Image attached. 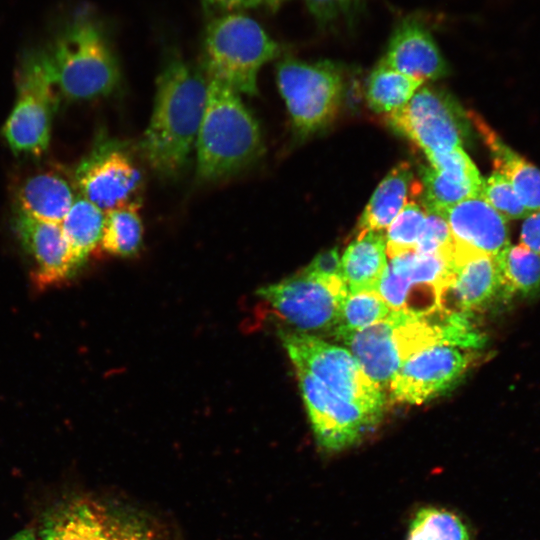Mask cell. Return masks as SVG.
<instances>
[{
    "mask_svg": "<svg viewBox=\"0 0 540 540\" xmlns=\"http://www.w3.org/2000/svg\"><path fill=\"white\" fill-rule=\"evenodd\" d=\"M334 336L382 390L408 358L426 348L445 344L472 349L485 343L471 313L445 311L420 316L392 310L375 324Z\"/></svg>",
    "mask_w": 540,
    "mask_h": 540,
    "instance_id": "obj_1",
    "label": "cell"
},
{
    "mask_svg": "<svg viewBox=\"0 0 540 540\" xmlns=\"http://www.w3.org/2000/svg\"><path fill=\"white\" fill-rule=\"evenodd\" d=\"M207 77L178 56L169 58L156 81L150 121L140 151L163 179L179 176L189 163L207 99Z\"/></svg>",
    "mask_w": 540,
    "mask_h": 540,
    "instance_id": "obj_2",
    "label": "cell"
},
{
    "mask_svg": "<svg viewBox=\"0 0 540 540\" xmlns=\"http://www.w3.org/2000/svg\"><path fill=\"white\" fill-rule=\"evenodd\" d=\"M35 49L59 94L68 100L107 96L119 84V65L109 40L88 11L67 17L47 42Z\"/></svg>",
    "mask_w": 540,
    "mask_h": 540,
    "instance_id": "obj_3",
    "label": "cell"
},
{
    "mask_svg": "<svg viewBox=\"0 0 540 540\" xmlns=\"http://www.w3.org/2000/svg\"><path fill=\"white\" fill-rule=\"evenodd\" d=\"M205 109L196 139V174L212 182L230 177L263 153L260 126L241 99L226 84L207 78Z\"/></svg>",
    "mask_w": 540,
    "mask_h": 540,
    "instance_id": "obj_4",
    "label": "cell"
},
{
    "mask_svg": "<svg viewBox=\"0 0 540 540\" xmlns=\"http://www.w3.org/2000/svg\"><path fill=\"white\" fill-rule=\"evenodd\" d=\"M280 45L253 18L226 13L212 20L203 41V67L239 94L254 96L261 68L280 54Z\"/></svg>",
    "mask_w": 540,
    "mask_h": 540,
    "instance_id": "obj_5",
    "label": "cell"
},
{
    "mask_svg": "<svg viewBox=\"0 0 540 540\" xmlns=\"http://www.w3.org/2000/svg\"><path fill=\"white\" fill-rule=\"evenodd\" d=\"M280 337L294 366L305 369L334 393L381 420L383 390L363 372L348 349L298 331H281Z\"/></svg>",
    "mask_w": 540,
    "mask_h": 540,
    "instance_id": "obj_6",
    "label": "cell"
},
{
    "mask_svg": "<svg viewBox=\"0 0 540 540\" xmlns=\"http://www.w3.org/2000/svg\"><path fill=\"white\" fill-rule=\"evenodd\" d=\"M276 82L298 135L315 133L336 116L344 91L337 63L285 57L276 65Z\"/></svg>",
    "mask_w": 540,
    "mask_h": 540,
    "instance_id": "obj_7",
    "label": "cell"
},
{
    "mask_svg": "<svg viewBox=\"0 0 540 540\" xmlns=\"http://www.w3.org/2000/svg\"><path fill=\"white\" fill-rule=\"evenodd\" d=\"M59 92L34 48L24 55L17 77V98L2 134L16 154L38 156L50 142Z\"/></svg>",
    "mask_w": 540,
    "mask_h": 540,
    "instance_id": "obj_8",
    "label": "cell"
},
{
    "mask_svg": "<svg viewBox=\"0 0 540 540\" xmlns=\"http://www.w3.org/2000/svg\"><path fill=\"white\" fill-rule=\"evenodd\" d=\"M347 293L343 280H324L304 270L257 291L294 331L308 334L335 329Z\"/></svg>",
    "mask_w": 540,
    "mask_h": 540,
    "instance_id": "obj_9",
    "label": "cell"
},
{
    "mask_svg": "<svg viewBox=\"0 0 540 540\" xmlns=\"http://www.w3.org/2000/svg\"><path fill=\"white\" fill-rule=\"evenodd\" d=\"M449 273V257L403 253L390 258L376 292L393 311L430 315L442 311Z\"/></svg>",
    "mask_w": 540,
    "mask_h": 540,
    "instance_id": "obj_10",
    "label": "cell"
},
{
    "mask_svg": "<svg viewBox=\"0 0 540 540\" xmlns=\"http://www.w3.org/2000/svg\"><path fill=\"white\" fill-rule=\"evenodd\" d=\"M466 119L449 94L428 86L419 88L403 107L386 114L388 124L425 155L462 147Z\"/></svg>",
    "mask_w": 540,
    "mask_h": 540,
    "instance_id": "obj_11",
    "label": "cell"
},
{
    "mask_svg": "<svg viewBox=\"0 0 540 540\" xmlns=\"http://www.w3.org/2000/svg\"><path fill=\"white\" fill-rule=\"evenodd\" d=\"M73 179L80 195L104 212L136 200L143 182L128 150L113 140L100 141L79 163Z\"/></svg>",
    "mask_w": 540,
    "mask_h": 540,
    "instance_id": "obj_12",
    "label": "cell"
},
{
    "mask_svg": "<svg viewBox=\"0 0 540 540\" xmlns=\"http://www.w3.org/2000/svg\"><path fill=\"white\" fill-rule=\"evenodd\" d=\"M318 444L340 451L360 441L379 420L343 399L305 369L294 366Z\"/></svg>",
    "mask_w": 540,
    "mask_h": 540,
    "instance_id": "obj_13",
    "label": "cell"
},
{
    "mask_svg": "<svg viewBox=\"0 0 540 540\" xmlns=\"http://www.w3.org/2000/svg\"><path fill=\"white\" fill-rule=\"evenodd\" d=\"M471 353L453 345H435L408 358L389 383L391 398L421 404L453 387L472 362Z\"/></svg>",
    "mask_w": 540,
    "mask_h": 540,
    "instance_id": "obj_14",
    "label": "cell"
},
{
    "mask_svg": "<svg viewBox=\"0 0 540 540\" xmlns=\"http://www.w3.org/2000/svg\"><path fill=\"white\" fill-rule=\"evenodd\" d=\"M450 273L443 292L445 312L471 313L502 294L500 271L495 256L458 244L449 256Z\"/></svg>",
    "mask_w": 540,
    "mask_h": 540,
    "instance_id": "obj_15",
    "label": "cell"
},
{
    "mask_svg": "<svg viewBox=\"0 0 540 540\" xmlns=\"http://www.w3.org/2000/svg\"><path fill=\"white\" fill-rule=\"evenodd\" d=\"M429 166L420 169V199L428 212L438 213L463 200L480 196L483 178L462 149L426 155Z\"/></svg>",
    "mask_w": 540,
    "mask_h": 540,
    "instance_id": "obj_16",
    "label": "cell"
},
{
    "mask_svg": "<svg viewBox=\"0 0 540 540\" xmlns=\"http://www.w3.org/2000/svg\"><path fill=\"white\" fill-rule=\"evenodd\" d=\"M379 62L423 81L440 79L449 72L430 29L416 17L396 24Z\"/></svg>",
    "mask_w": 540,
    "mask_h": 540,
    "instance_id": "obj_17",
    "label": "cell"
},
{
    "mask_svg": "<svg viewBox=\"0 0 540 540\" xmlns=\"http://www.w3.org/2000/svg\"><path fill=\"white\" fill-rule=\"evenodd\" d=\"M13 222L20 243L34 260L40 284L63 281L80 267L60 224L19 211L15 212Z\"/></svg>",
    "mask_w": 540,
    "mask_h": 540,
    "instance_id": "obj_18",
    "label": "cell"
},
{
    "mask_svg": "<svg viewBox=\"0 0 540 540\" xmlns=\"http://www.w3.org/2000/svg\"><path fill=\"white\" fill-rule=\"evenodd\" d=\"M437 214L446 220L455 242L472 250L497 256L510 244L507 220L480 196Z\"/></svg>",
    "mask_w": 540,
    "mask_h": 540,
    "instance_id": "obj_19",
    "label": "cell"
},
{
    "mask_svg": "<svg viewBox=\"0 0 540 540\" xmlns=\"http://www.w3.org/2000/svg\"><path fill=\"white\" fill-rule=\"evenodd\" d=\"M467 118L487 147L494 171L506 177L530 212L540 210V169L511 149L479 114L469 111Z\"/></svg>",
    "mask_w": 540,
    "mask_h": 540,
    "instance_id": "obj_20",
    "label": "cell"
},
{
    "mask_svg": "<svg viewBox=\"0 0 540 540\" xmlns=\"http://www.w3.org/2000/svg\"><path fill=\"white\" fill-rule=\"evenodd\" d=\"M74 182L62 173L44 171L26 178L16 192V211L38 220L60 224L75 195Z\"/></svg>",
    "mask_w": 540,
    "mask_h": 540,
    "instance_id": "obj_21",
    "label": "cell"
},
{
    "mask_svg": "<svg viewBox=\"0 0 540 540\" xmlns=\"http://www.w3.org/2000/svg\"><path fill=\"white\" fill-rule=\"evenodd\" d=\"M421 191L410 164H397L372 194L359 218L357 232H384L409 200L420 197Z\"/></svg>",
    "mask_w": 540,
    "mask_h": 540,
    "instance_id": "obj_22",
    "label": "cell"
},
{
    "mask_svg": "<svg viewBox=\"0 0 540 540\" xmlns=\"http://www.w3.org/2000/svg\"><path fill=\"white\" fill-rule=\"evenodd\" d=\"M387 263L385 233H358L341 257L342 277L348 292H376Z\"/></svg>",
    "mask_w": 540,
    "mask_h": 540,
    "instance_id": "obj_23",
    "label": "cell"
},
{
    "mask_svg": "<svg viewBox=\"0 0 540 540\" xmlns=\"http://www.w3.org/2000/svg\"><path fill=\"white\" fill-rule=\"evenodd\" d=\"M41 540H111L109 517L88 501H71L45 516Z\"/></svg>",
    "mask_w": 540,
    "mask_h": 540,
    "instance_id": "obj_24",
    "label": "cell"
},
{
    "mask_svg": "<svg viewBox=\"0 0 540 540\" xmlns=\"http://www.w3.org/2000/svg\"><path fill=\"white\" fill-rule=\"evenodd\" d=\"M104 221L105 212L79 195L60 223L80 266L100 245Z\"/></svg>",
    "mask_w": 540,
    "mask_h": 540,
    "instance_id": "obj_25",
    "label": "cell"
},
{
    "mask_svg": "<svg viewBox=\"0 0 540 540\" xmlns=\"http://www.w3.org/2000/svg\"><path fill=\"white\" fill-rule=\"evenodd\" d=\"M424 82L378 62L368 77L366 101L374 112L389 114L403 107Z\"/></svg>",
    "mask_w": 540,
    "mask_h": 540,
    "instance_id": "obj_26",
    "label": "cell"
},
{
    "mask_svg": "<svg viewBox=\"0 0 540 540\" xmlns=\"http://www.w3.org/2000/svg\"><path fill=\"white\" fill-rule=\"evenodd\" d=\"M139 202L127 204L105 212L100 246L108 254L120 257L135 255L143 242V223Z\"/></svg>",
    "mask_w": 540,
    "mask_h": 540,
    "instance_id": "obj_27",
    "label": "cell"
},
{
    "mask_svg": "<svg viewBox=\"0 0 540 540\" xmlns=\"http://www.w3.org/2000/svg\"><path fill=\"white\" fill-rule=\"evenodd\" d=\"M495 257L503 295L529 296L540 290V254L509 244Z\"/></svg>",
    "mask_w": 540,
    "mask_h": 540,
    "instance_id": "obj_28",
    "label": "cell"
},
{
    "mask_svg": "<svg viewBox=\"0 0 540 540\" xmlns=\"http://www.w3.org/2000/svg\"><path fill=\"white\" fill-rule=\"evenodd\" d=\"M407 540H472L462 519L451 511L436 507L418 510L413 517Z\"/></svg>",
    "mask_w": 540,
    "mask_h": 540,
    "instance_id": "obj_29",
    "label": "cell"
},
{
    "mask_svg": "<svg viewBox=\"0 0 540 540\" xmlns=\"http://www.w3.org/2000/svg\"><path fill=\"white\" fill-rule=\"evenodd\" d=\"M392 310L377 292L347 293L333 334L352 332L385 319Z\"/></svg>",
    "mask_w": 540,
    "mask_h": 540,
    "instance_id": "obj_30",
    "label": "cell"
},
{
    "mask_svg": "<svg viewBox=\"0 0 540 540\" xmlns=\"http://www.w3.org/2000/svg\"><path fill=\"white\" fill-rule=\"evenodd\" d=\"M427 211L415 199L409 200L386 229V251L389 258L414 251Z\"/></svg>",
    "mask_w": 540,
    "mask_h": 540,
    "instance_id": "obj_31",
    "label": "cell"
},
{
    "mask_svg": "<svg viewBox=\"0 0 540 540\" xmlns=\"http://www.w3.org/2000/svg\"><path fill=\"white\" fill-rule=\"evenodd\" d=\"M367 0H305L321 30L352 28L364 12Z\"/></svg>",
    "mask_w": 540,
    "mask_h": 540,
    "instance_id": "obj_32",
    "label": "cell"
},
{
    "mask_svg": "<svg viewBox=\"0 0 540 540\" xmlns=\"http://www.w3.org/2000/svg\"><path fill=\"white\" fill-rule=\"evenodd\" d=\"M480 197L507 219H524L531 213L523 204L511 183L499 172L493 171L483 179Z\"/></svg>",
    "mask_w": 540,
    "mask_h": 540,
    "instance_id": "obj_33",
    "label": "cell"
},
{
    "mask_svg": "<svg viewBox=\"0 0 540 540\" xmlns=\"http://www.w3.org/2000/svg\"><path fill=\"white\" fill-rule=\"evenodd\" d=\"M454 246L446 220L437 213L428 212L414 249L417 253L440 254L449 257Z\"/></svg>",
    "mask_w": 540,
    "mask_h": 540,
    "instance_id": "obj_34",
    "label": "cell"
},
{
    "mask_svg": "<svg viewBox=\"0 0 540 540\" xmlns=\"http://www.w3.org/2000/svg\"><path fill=\"white\" fill-rule=\"evenodd\" d=\"M303 270L324 280H343L338 248L319 253Z\"/></svg>",
    "mask_w": 540,
    "mask_h": 540,
    "instance_id": "obj_35",
    "label": "cell"
},
{
    "mask_svg": "<svg viewBox=\"0 0 540 540\" xmlns=\"http://www.w3.org/2000/svg\"><path fill=\"white\" fill-rule=\"evenodd\" d=\"M519 242L523 247L540 254V210L533 211L524 218Z\"/></svg>",
    "mask_w": 540,
    "mask_h": 540,
    "instance_id": "obj_36",
    "label": "cell"
},
{
    "mask_svg": "<svg viewBox=\"0 0 540 540\" xmlns=\"http://www.w3.org/2000/svg\"><path fill=\"white\" fill-rule=\"evenodd\" d=\"M109 532L111 540H152L144 527L130 521L109 518Z\"/></svg>",
    "mask_w": 540,
    "mask_h": 540,
    "instance_id": "obj_37",
    "label": "cell"
},
{
    "mask_svg": "<svg viewBox=\"0 0 540 540\" xmlns=\"http://www.w3.org/2000/svg\"><path fill=\"white\" fill-rule=\"evenodd\" d=\"M208 6L230 10L266 8L277 10L287 0H203Z\"/></svg>",
    "mask_w": 540,
    "mask_h": 540,
    "instance_id": "obj_38",
    "label": "cell"
},
{
    "mask_svg": "<svg viewBox=\"0 0 540 540\" xmlns=\"http://www.w3.org/2000/svg\"><path fill=\"white\" fill-rule=\"evenodd\" d=\"M9 540H36V536L33 529L26 528L12 536Z\"/></svg>",
    "mask_w": 540,
    "mask_h": 540,
    "instance_id": "obj_39",
    "label": "cell"
}]
</instances>
